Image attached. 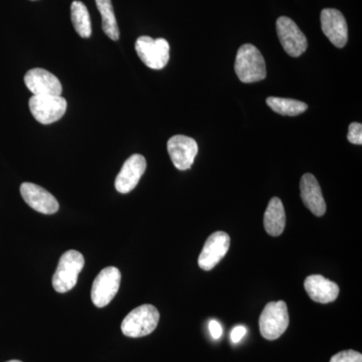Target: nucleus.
Returning <instances> with one entry per match:
<instances>
[{"mask_svg": "<svg viewBox=\"0 0 362 362\" xmlns=\"http://www.w3.org/2000/svg\"><path fill=\"white\" fill-rule=\"evenodd\" d=\"M330 362H362V354L356 350H343L331 357Z\"/></svg>", "mask_w": 362, "mask_h": 362, "instance_id": "obj_21", "label": "nucleus"}, {"mask_svg": "<svg viewBox=\"0 0 362 362\" xmlns=\"http://www.w3.org/2000/svg\"><path fill=\"white\" fill-rule=\"evenodd\" d=\"M267 104L272 110L283 116H298L308 109V105L304 102L286 98L269 97Z\"/></svg>", "mask_w": 362, "mask_h": 362, "instance_id": "obj_19", "label": "nucleus"}, {"mask_svg": "<svg viewBox=\"0 0 362 362\" xmlns=\"http://www.w3.org/2000/svg\"><path fill=\"white\" fill-rule=\"evenodd\" d=\"M135 49L143 63L152 70H162L168 65L170 47L166 40L143 35L136 40Z\"/></svg>", "mask_w": 362, "mask_h": 362, "instance_id": "obj_5", "label": "nucleus"}, {"mask_svg": "<svg viewBox=\"0 0 362 362\" xmlns=\"http://www.w3.org/2000/svg\"><path fill=\"white\" fill-rule=\"evenodd\" d=\"M96 4L102 16V28L104 33L112 40H118L120 33H119L111 0H96Z\"/></svg>", "mask_w": 362, "mask_h": 362, "instance_id": "obj_20", "label": "nucleus"}, {"mask_svg": "<svg viewBox=\"0 0 362 362\" xmlns=\"http://www.w3.org/2000/svg\"><path fill=\"white\" fill-rule=\"evenodd\" d=\"M246 334L247 328L245 326H237V327L233 328L232 333H230V339L233 343H239Z\"/></svg>", "mask_w": 362, "mask_h": 362, "instance_id": "obj_23", "label": "nucleus"}, {"mask_svg": "<svg viewBox=\"0 0 362 362\" xmlns=\"http://www.w3.org/2000/svg\"><path fill=\"white\" fill-rule=\"evenodd\" d=\"M321 28L328 40L337 47H345L349 40V28L346 21L339 11L325 8L321 11Z\"/></svg>", "mask_w": 362, "mask_h": 362, "instance_id": "obj_12", "label": "nucleus"}, {"mask_svg": "<svg viewBox=\"0 0 362 362\" xmlns=\"http://www.w3.org/2000/svg\"><path fill=\"white\" fill-rule=\"evenodd\" d=\"M259 332L267 340L282 337L289 326V314L284 301L270 302L266 305L259 320Z\"/></svg>", "mask_w": 362, "mask_h": 362, "instance_id": "obj_4", "label": "nucleus"}, {"mask_svg": "<svg viewBox=\"0 0 362 362\" xmlns=\"http://www.w3.org/2000/svg\"><path fill=\"white\" fill-rule=\"evenodd\" d=\"M7 362H21L20 361H7Z\"/></svg>", "mask_w": 362, "mask_h": 362, "instance_id": "obj_25", "label": "nucleus"}, {"mask_svg": "<svg viewBox=\"0 0 362 362\" xmlns=\"http://www.w3.org/2000/svg\"><path fill=\"white\" fill-rule=\"evenodd\" d=\"M25 84L33 96H61V82L51 71L44 69H32L25 74Z\"/></svg>", "mask_w": 362, "mask_h": 362, "instance_id": "obj_10", "label": "nucleus"}, {"mask_svg": "<svg viewBox=\"0 0 362 362\" xmlns=\"http://www.w3.org/2000/svg\"><path fill=\"white\" fill-rule=\"evenodd\" d=\"M168 150L171 161L180 170H187L194 164L199 146L194 138L185 135H175L168 142Z\"/></svg>", "mask_w": 362, "mask_h": 362, "instance_id": "obj_9", "label": "nucleus"}, {"mask_svg": "<svg viewBox=\"0 0 362 362\" xmlns=\"http://www.w3.org/2000/svg\"><path fill=\"white\" fill-rule=\"evenodd\" d=\"M209 328L214 339H220L221 335H223V327H221V324L216 320L211 321Z\"/></svg>", "mask_w": 362, "mask_h": 362, "instance_id": "obj_24", "label": "nucleus"}, {"mask_svg": "<svg viewBox=\"0 0 362 362\" xmlns=\"http://www.w3.org/2000/svg\"><path fill=\"white\" fill-rule=\"evenodd\" d=\"M146 159L140 154H134L129 157L123 164L120 173L117 175L115 187L120 194H128L132 192L138 185L141 176L146 170Z\"/></svg>", "mask_w": 362, "mask_h": 362, "instance_id": "obj_13", "label": "nucleus"}, {"mask_svg": "<svg viewBox=\"0 0 362 362\" xmlns=\"http://www.w3.org/2000/svg\"><path fill=\"white\" fill-rule=\"evenodd\" d=\"M66 99L61 96H33L30 99V110L37 122L47 125L57 122L65 115Z\"/></svg>", "mask_w": 362, "mask_h": 362, "instance_id": "obj_7", "label": "nucleus"}, {"mask_svg": "<svg viewBox=\"0 0 362 362\" xmlns=\"http://www.w3.org/2000/svg\"><path fill=\"white\" fill-rule=\"evenodd\" d=\"M307 294L317 303L327 304L335 301L339 295V287L337 283L328 280L321 275H312L304 282Z\"/></svg>", "mask_w": 362, "mask_h": 362, "instance_id": "obj_16", "label": "nucleus"}, {"mask_svg": "<svg viewBox=\"0 0 362 362\" xmlns=\"http://www.w3.org/2000/svg\"><path fill=\"white\" fill-rule=\"evenodd\" d=\"M235 71L240 82H259L267 76L265 59L255 45H243L235 57Z\"/></svg>", "mask_w": 362, "mask_h": 362, "instance_id": "obj_1", "label": "nucleus"}, {"mask_svg": "<svg viewBox=\"0 0 362 362\" xmlns=\"http://www.w3.org/2000/svg\"><path fill=\"white\" fill-rule=\"evenodd\" d=\"M120 283L121 273L115 267H107L100 272L93 283L90 292L95 306L103 308L110 303L120 288Z\"/></svg>", "mask_w": 362, "mask_h": 362, "instance_id": "obj_6", "label": "nucleus"}, {"mask_svg": "<svg viewBox=\"0 0 362 362\" xmlns=\"http://www.w3.org/2000/svg\"><path fill=\"white\" fill-rule=\"evenodd\" d=\"M159 318V312L153 305H141L124 318L121 324V330L127 337H147L156 329Z\"/></svg>", "mask_w": 362, "mask_h": 362, "instance_id": "obj_2", "label": "nucleus"}, {"mask_svg": "<svg viewBox=\"0 0 362 362\" xmlns=\"http://www.w3.org/2000/svg\"><path fill=\"white\" fill-rule=\"evenodd\" d=\"M276 26L281 45L289 56L298 58L304 54L308 47V42L304 33L291 18L281 16L278 18Z\"/></svg>", "mask_w": 362, "mask_h": 362, "instance_id": "obj_8", "label": "nucleus"}, {"mask_svg": "<svg viewBox=\"0 0 362 362\" xmlns=\"http://www.w3.org/2000/svg\"><path fill=\"white\" fill-rule=\"evenodd\" d=\"M300 192L302 201L312 214L316 216H322L325 214L326 202L324 201L320 185L315 176L311 173H306L302 176L300 181Z\"/></svg>", "mask_w": 362, "mask_h": 362, "instance_id": "obj_15", "label": "nucleus"}, {"mask_svg": "<svg viewBox=\"0 0 362 362\" xmlns=\"http://www.w3.org/2000/svg\"><path fill=\"white\" fill-rule=\"evenodd\" d=\"M85 259L80 252L70 250L59 259L58 268L52 277V287L58 293H66L77 285L78 274L83 270Z\"/></svg>", "mask_w": 362, "mask_h": 362, "instance_id": "obj_3", "label": "nucleus"}, {"mask_svg": "<svg viewBox=\"0 0 362 362\" xmlns=\"http://www.w3.org/2000/svg\"><path fill=\"white\" fill-rule=\"evenodd\" d=\"M230 235L225 232H216L209 235L199 255V266L202 270L211 271L220 263L230 249Z\"/></svg>", "mask_w": 362, "mask_h": 362, "instance_id": "obj_11", "label": "nucleus"}, {"mask_svg": "<svg viewBox=\"0 0 362 362\" xmlns=\"http://www.w3.org/2000/svg\"><path fill=\"white\" fill-rule=\"evenodd\" d=\"M71 16L78 35L84 39L90 37L92 35V23L87 6L82 1H74L71 6Z\"/></svg>", "mask_w": 362, "mask_h": 362, "instance_id": "obj_18", "label": "nucleus"}, {"mask_svg": "<svg viewBox=\"0 0 362 362\" xmlns=\"http://www.w3.org/2000/svg\"><path fill=\"white\" fill-rule=\"evenodd\" d=\"M285 226L286 214L283 202L278 197H273L269 202L264 214V226L266 232L272 237H279L284 232Z\"/></svg>", "mask_w": 362, "mask_h": 362, "instance_id": "obj_17", "label": "nucleus"}, {"mask_svg": "<svg viewBox=\"0 0 362 362\" xmlns=\"http://www.w3.org/2000/svg\"><path fill=\"white\" fill-rule=\"evenodd\" d=\"M347 139L352 144H362V125L361 123L354 122L350 124Z\"/></svg>", "mask_w": 362, "mask_h": 362, "instance_id": "obj_22", "label": "nucleus"}, {"mask_svg": "<svg viewBox=\"0 0 362 362\" xmlns=\"http://www.w3.org/2000/svg\"><path fill=\"white\" fill-rule=\"evenodd\" d=\"M21 194L26 204L39 213L52 214L59 211V202L56 197L40 185L30 182L23 183L21 185Z\"/></svg>", "mask_w": 362, "mask_h": 362, "instance_id": "obj_14", "label": "nucleus"}]
</instances>
